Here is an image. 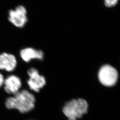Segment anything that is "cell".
Wrapping results in <instances>:
<instances>
[{
	"label": "cell",
	"instance_id": "9",
	"mask_svg": "<svg viewBox=\"0 0 120 120\" xmlns=\"http://www.w3.org/2000/svg\"><path fill=\"white\" fill-rule=\"evenodd\" d=\"M119 0H105V4L106 6L111 7L116 4Z\"/></svg>",
	"mask_w": 120,
	"mask_h": 120
},
{
	"label": "cell",
	"instance_id": "6",
	"mask_svg": "<svg viewBox=\"0 0 120 120\" xmlns=\"http://www.w3.org/2000/svg\"><path fill=\"white\" fill-rule=\"evenodd\" d=\"M4 90L9 94H15L20 91L22 87L21 79L16 75H11L4 79Z\"/></svg>",
	"mask_w": 120,
	"mask_h": 120
},
{
	"label": "cell",
	"instance_id": "1",
	"mask_svg": "<svg viewBox=\"0 0 120 120\" xmlns=\"http://www.w3.org/2000/svg\"><path fill=\"white\" fill-rule=\"evenodd\" d=\"M35 101L34 95L27 90H22L7 99L5 105L8 109H16L20 112L25 113L34 109Z\"/></svg>",
	"mask_w": 120,
	"mask_h": 120
},
{
	"label": "cell",
	"instance_id": "10",
	"mask_svg": "<svg viewBox=\"0 0 120 120\" xmlns=\"http://www.w3.org/2000/svg\"><path fill=\"white\" fill-rule=\"evenodd\" d=\"M4 78L3 75L0 73V88L3 86Z\"/></svg>",
	"mask_w": 120,
	"mask_h": 120
},
{
	"label": "cell",
	"instance_id": "2",
	"mask_svg": "<svg viewBox=\"0 0 120 120\" xmlns=\"http://www.w3.org/2000/svg\"><path fill=\"white\" fill-rule=\"evenodd\" d=\"M88 104L85 100L73 99L64 105L63 112L69 120H77L87 113Z\"/></svg>",
	"mask_w": 120,
	"mask_h": 120
},
{
	"label": "cell",
	"instance_id": "4",
	"mask_svg": "<svg viewBox=\"0 0 120 120\" xmlns=\"http://www.w3.org/2000/svg\"><path fill=\"white\" fill-rule=\"evenodd\" d=\"M8 19L16 27H23L28 21L26 8L22 5H19L15 9L10 10L9 11Z\"/></svg>",
	"mask_w": 120,
	"mask_h": 120
},
{
	"label": "cell",
	"instance_id": "8",
	"mask_svg": "<svg viewBox=\"0 0 120 120\" xmlns=\"http://www.w3.org/2000/svg\"><path fill=\"white\" fill-rule=\"evenodd\" d=\"M20 56L22 60L26 62H29L34 59H42L44 54L41 50H38L32 48H27L21 51Z\"/></svg>",
	"mask_w": 120,
	"mask_h": 120
},
{
	"label": "cell",
	"instance_id": "7",
	"mask_svg": "<svg viewBox=\"0 0 120 120\" xmlns=\"http://www.w3.org/2000/svg\"><path fill=\"white\" fill-rule=\"evenodd\" d=\"M17 60L12 54L4 52L0 54V69L12 72L16 68Z\"/></svg>",
	"mask_w": 120,
	"mask_h": 120
},
{
	"label": "cell",
	"instance_id": "3",
	"mask_svg": "<svg viewBox=\"0 0 120 120\" xmlns=\"http://www.w3.org/2000/svg\"><path fill=\"white\" fill-rule=\"evenodd\" d=\"M118 73L115 68L109 64L102 66L98 73V79L103 86L111 87L117 82Z\"/></svg>",
	"mask_w": 120,
	"mask_h": 120
},
{
	"label": "cell",
	"instance_id": "5",
	"mask_svg": "<svg viewBox=\"0 0 120 120\" xmlns=\"http://www.w3.org/2000/svg\"><path fill=\"white\" fill-rule=\"evenodd\" d=\"M27 73L30 77L27 83L30 90L39 92L46 84L45 78L40 75L38 70L34 68L29 69Z\"/></svg>",
	"mask_w": 120,
	"mask_h": 120
}]
</instances>
